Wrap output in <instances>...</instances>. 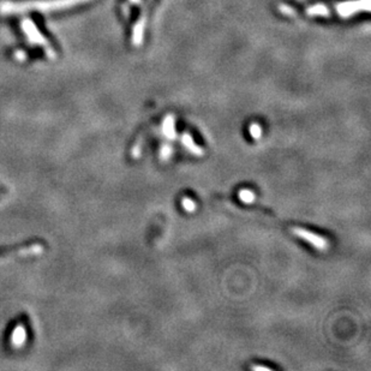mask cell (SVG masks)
Returning <instances> with one entry per match:
<instances>
[{
  "mask_svg": "<svg viewBox=\"0 0 371 371\" xmlns=\"http://www.w3.org/2000/svg\"><path fill=\"white\" fill-rule=\"evenodd\" d=\"M88 0H28V2H3L0 3L2 13H17L38 10V11H52V10L65 9Z\"/></svg>",
  "mask_w": 371,
  "mask_h": 371,
  "instance_id": "6da1fadb",
  "label": "cell"
},
{
  "mask_svg": "<svg viewBox=\"0 0 371 371\" xmlns=\"http://www.w3.org/2000/svg\"><path fill=\"white\" fill-rule=\"evenodd\" d=\"M47 248L48 243L46 240L41 238H30L16 244L0 245V257H23L29 255H38L45 253Z\"/></svg>",
  "mask_w": 371,
  "mask_h": 371,
  "instance_id": "7a4b0ae2",
  "label": "cell"
},
{
  "mask_svg": "<svg viewBox=\"0 0 371 371\" xmlns=\"http://www.w3.org/2000/svg\"><path fill=\"white\" fill-rule=\"evenodd\" d=\"M28 333H29V320L27 315H22L9 328L6 342L12 348L23 347L27 342Z\"/></svg>",
  "mask_w": 371,
  "mask_h": 371,
  "instance_id": "3957f363",
  "label": "cell"
},
{
  "mask_svg": "<svg viewBox=\"0 0 371 371\" xmlns=\"http://www.w3.org/2000/svg\"><path fill=\"white\" fill-rule=\"evenodd\" d=\"M292 233L296 234L297 237L302 238V239L306 240L307 243L314 245L315 248L318 250H327L328 248V240L325 238L318 236V234H315L313 232H309V231L304 229H292Z\"/></svg>",
  "mask_w": 371,
  "mask_h": 371,
  "instance_id": "277c9868",
  "label": "cell"
},
{
  "mask_svg": "<svg viewBox=\"0 0 371 371\" xmlns=\"http://www.w3.org/2000/svg\"><path fill=\"white\" fill-rule=\"evenodd\" d=\"M22 28L23 30L27 33V36L31 43L35 45H38V46H43L48 50V43L43 35L38 33L37 28L35 27V24L31 22L30 19H24L22 22Z\"/></svg>",
  "mask_w": 371,
  "mask_h": 371,
  "instance_id": "5b68a950",
  "label": "cell"
},
{
  "mask_svg": "<svg viewBox=\"0 0 371 371\" xmlns=\"http://www.w3.org/2000/svg\"><path fill=\"white\" fill-rule=\"evenodd\" d=\"M181 139H183V143L184 146L187 147V148L190 150V152H192L194 154H196V155H202L203 152L201 150V148H198L197 146L195 145L194 139H192V137L189 134H184L183 137H181Z\"/></svg>",
  "mask_w": 371,
  "mask_h": 371,
  "instance_id": "8992f818",
  "label": "cell"
},
{
  "mask_svg": "<svg viewBox=\"0 0 371 371\" xmlns=\"http://www.w3.org/2000/svg\"><path fill=\"white\" fill-rule=\"evenodd\" d=\"M239 198L244 203H253L255 201V194L251 190L244 189V190L239 191Z\"/></svg>",
  "mask_w": 371,
  "mask_h": 371,
  "instance_id": "52a82bcc",
  "label": "cell"
},
{
  "mask_svg": "<svg viewBox=\"0 0 371 371\" xmlns=\"http://www.w3.org/2000/svg\"><path fill=\"white\" fill-rule=\"evenodd\" d=\"M183 207H184V209H185V211H187V212H194L196 205H195V202L192 201L191 198L185 197V198L183 199Z\"/></svg>",
  "mask_w": 371,
  "mask_h": 371,
  "instance_id": "ba28073f",
  "label": "cell"
},
{
  "mask_svg": "<svg viewBox=\"0 0 371 371\" xmlns=\"http://www.w3.org/2000/svg\"><path fill=\"white\" fill-rule=\"evenodd\" d=\"M171 154H172V149H171V147L163 146L162 149H161V152H160V156H161V159L166 160L171 156Z\"/></svg>",
  "mask_w": 371,
  "mask_h": 371,
  "instance_id": "9c48e42d",
  "label": "cell"
},
{
  "mask_svg": "<svg viewBox=\"0 0 371 371\" xmlns=\"http://www.w3.org/2000/svg\"><path fill=\"white\" fill-rule=\"evenodd\" d=\"M251 131V135H253L254 138H258L261 136V129L257 127V125H253L250 129Z\"/></svg>",
  "mask_w": 371,
  "mask_h": 371,
  "instance_id": "30bf717a",
  "label": "cell"
},
{
  "mask_svg": "<svg viewBox=\"0 0 371 371\" xmlns=\"http://www.w3.org/2000/svg\"><path fill=\"white\" fill-rule=\"evenodd\" d=\"M253 369L254 370H271V369H269V367H267V366H253Z\"/></svg>",
  "mask_w": 371,
  "mask_h": 371,
  "instance_id": "8fae6325",
  "label": "cell"
}]
</instances>
